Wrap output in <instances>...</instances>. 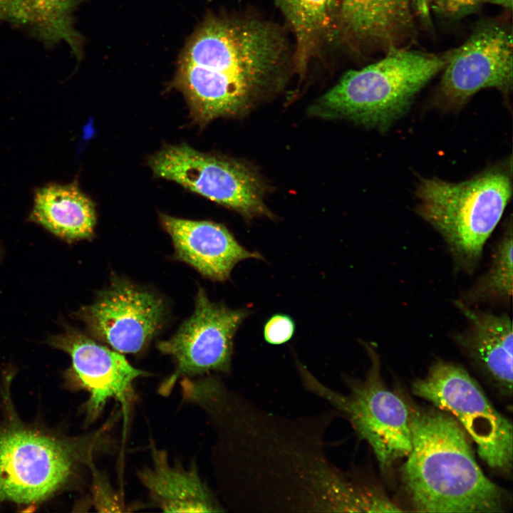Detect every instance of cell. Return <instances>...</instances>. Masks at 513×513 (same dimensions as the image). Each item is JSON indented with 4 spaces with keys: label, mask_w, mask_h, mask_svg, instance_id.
<instances>
[{
    "label": "cell",
    "mask_w": 513,
    "mask_h": 513,
    "mask_svg": "<svg viewBox=\"0 0 513 513\" xmlns=\"http://www.w3.org/2000/svg\"><path fill=\"white\" fill-rule=\"evenodd\" d=\"M207 410L221 430L238 443L244 455L251 484L260 487L262 502L273 507L311 511L353 512L360 487L349 482L325 455L321 435L300 432L291 421L257 409L247 400L221 390ZM246 475V476H247ZM245 476V477H246ZM250 480V481H251Z\"/></svg>",
    "instance_id": "7a4b0ae2"
},
{
    "label": "cell",
    "mask_w": 513,
    "mask_h": 513,
    "mask_svg": "<svg viewBox=\"0 0 513 513\" xmlns=\"http://www.w3.org/2000/svg\"><path fill=\"white\" fill-rule=\"evenodd\" d=\"M208 1H212V0H208Z\"/></svg>",
    "instance_id": "484cf974"
},
{
    "label": "cell",
    "mask_w": 513,
    "mask_h": 513,
    "mask_svg": "<svg viewBox=\"0 0 513 513\" xmlns=\"http://www.w3.org/2000/svg\"><path fill=\"white\" fill-rule=\"evenodd\" d=\"M249 313L247 309H233L213 302L200 288L191 316L172 337L157 343L158 350L170 356L176 367L161 388L162 393H169L181 376L227 373L235 333Z\"/></svg>",
    "instance_id": "30bf717a"
},
{
    "label": "cell",
    "mask_w": 513,
    "mask_h": 513,
    "mask_svg": "<svg viewBox=\"0 0 513 513\" xmlns=\"http://www.w3.org/2000/svg\"><path fill=\"white\" fill-rule=\"evenodd\" d=\"M511 170L495 167L460 182H418L417 212L442 237L458 268L472 271L479 262L510 200Z\"/></svg>",
    "instance_id": "5b68a950"
},
{
    "label": "cell",
    "mask_w": 513,
    "mask_h": 513,
    "mask_svg": "<svg viewBox=\"0 0 513 513\" xmlns=\"http://www.w3.org/2000/svg\"><path fill=\"white\" fill-rule=\"evenodd\" d=\"M78 449L32 430L0 433V499L41 501L68 479Z\"/></svg>",
    "instance_id": "8fae6325"
},
{
    "label": "cell",
    "mask_w": 513,
    "mask_h": 513,
    "mask_svg": "<svg viewBox=\"0 0 513 513\" xmlns=\"http://www.w3.org/2000/svg\"><path fill=\"white\" fill-rule=\"evenodd\" d=\"M48 343L70 356L72 372L90 395L86 405L89 422L100 415L111 399L120 403L127 415L133 383L147 373L133 366L123 353L70 326L49 337Z\"/></svg>",
    "instance_id": "4fadbf2b"
},
{
    "label": "cell",
    "mask_w": 513,
    "mask_h": 513,
    "mask_svg": "<svg viewBox=\"0 0 513 513\" xmlns=\"http://www.w3.org/2000/svg\"><path fill=\"white\" fill-rule=\"evenodd\" d=\"M449 51L432 53L407 47L346 72L310 108L312 115L343 119L385 131L403 117L416 95L445 66Z\"/></svg>",
    "instance_id": "277c9868"
},
{
    "label": "cell",
    "mask_w": 513,
    "mask_h": 513,
    "mask_svg": "<svg viewBox=\"0 0 513 513\" xmlns=\"http://www.w3.org/2000/svg\"><path fill=\"white\" fill-rule=\"evenodd\" d=\"M512 226L498 242L490 268L459 300L467 306L486 301L508 302L512 294Z\"/></svg>",
    "instance_id": "44dd1931"
},
{
    "label": "cell",
    "mask_w": 513,
    "mask_h": 513,
    "mask_svg": "<svg viewBox=\"0 0 513 513\" xmlns=\"http://www.w3.org/2000/svg\"><path fill=\"white\" fill-rule=\"evenodd\" d=\"M23 0H0V23L20 26Z\"/></svg>",
    "instance_id": "cb8c5ba5"
},
{
    "label": "cell",
    "mask_w": 513,
    "mask_h": 513,
    "mask_svg": "<svg viewBox=\"0 0 513 513\" xmlns=\"http://www.w3.org/2000/svg\"><path fill=\"white\" fill-rule=\"evenodd\" d=\"M410 3L415 17L425 25H430L431 9L430 0H410Z\"/></svg>",
    "instance_id": "d4e9b609"
},
{
    "label": "cell",
    "mask_w": 513,
    "mask_h": 513,
    "mask_svg": "<svg viewBox=\"0 0 513 513\" xmlns=\"http://www.w3.org/2000/svg\"><path fill=\"white\" fill-rule=\"evenodd\" d=\"M294 71V46L279 25L253 16L210 15L177 61L174 86L194 119L239 114L281 88Z\"/></svg>",
    "instance_id": "6da1fadb"
},
{
    "label": "cell",
    "mask_w": 513,
    "mask_h": 513,
    "mask_svg": "<svg viewBox=\"0 0 513 513\" xmlns=\"http://www.w3.org/2000/svg\"><path fill=\"white\" fill-rule=\"evenodd\" d=\"M83 0H23L20 26L48 48L65 42L77 59L83 38L74 26L73 13Z\"/></svg>",
    "instance_id": "ffe728a7"
},
{
    "label": "cell",
    "mask_w": 513,
    "mask_h": 513,
    "mask_svg": "<svg viewBox=\"0 0 513 513\" xmlns=\"http://www.w3.org/2000/svg\"><path fill=\"white\" fill-rule=\"evenodd\" d=\"M409 409L403 480L418 512H499L504 492L478 465L464 429L439 408Z\"/></svg>",
    "instance_id": "3957f363"
},
{
    "label": "cell",
    "mask_w": 513,
    "mask_h": 513,
    "mask_svg": "<svg viewBox=\"0 0 513 513\" xmlns=\"http://www.w3.org/2000/svg\"><path fill=\"white\" fill-rule=\"evenodd\" d=\"M167 314L159 294L115 276L77 315L93 338L120 353L137 355L162 329Z\"/></svg>",
    "instance_id": "9c48e42d"
},
{
    "label": "cell",
    "mask_w": 513,
    "mask_h": 513,
    "mask_svg": "<svg viewBox=\"0 0 513 513\" xmlns=\"http://www.w3.org/2000/svg\"><path fill=\"white\" fill-rule=\"evenodd\" d=\"M294 36V71L301 77L325 46L340 36L341 0H274Z\"/></svg>",
    "instance_id": "d6986e66"
},
{
    "label": "cell",
    "mask_w": 513,
    "mask_h": 513,
    "mask_svg": "<svg viewBox=\"0 0 513 513\" xmlns=\"http://www.w3.org/2000/svg\"><path fill=\"white\" fill-rule=\"evenodd\" d=\"M366 348L371 366L363 380L348 383V395L326 387L303 365L298 368L305 385L348 419L358 436L371 447L380 467L385 470L411 450L409 409L385 385L375 351L370 345L366 344Z\"/></svg>",
    "instance_id": "8992f818"
},
{
    "label": "cell",
    "mask_w": 513,
    "mask_h": 513,
    "mask_svg": "<svg viewBox=\"0 0 513 513\" xmlns=\"http://www.w3.org/2000/svg\"><path fill=\"white\" fill-rule=\"evenodd\" d=\"M295 331V323L285 314L273 315L264 328L265 341L272 345H280L289 341Z\"/></svg>",
    "instance_id": "603a6c76"
},
{
    "label": "cell",
    "mask_w": 513,
    "mask_h": 513,
    "mask_svg": "<svg viewBox=\"0 0 513 513\" xmlns=\"http://www.w3.org/2000/svg\"><path fill=\"white\" fill-rule=\"evenodd\" d=\"M152 462L138 477L155 505L165 512L223 511L195 465H171L166 452L152 447Z\"/></svg>",
    "instance_id": "e0dca14e"
},
{
    "label": "cell",
    "mask_w": 513,
    "mask_h": 513,
    "mask_svg": "<svg viewBox=\"0 0 513 513\" xmlns=\"http://www.w3.org/2000/svg\"><path fill=\"white\" fill-rule=\"evenodd\" d=\"M30 219L68 242L91 239L96 224L93 201L76 183H51L36 190Z\"/></svg>",
    "instance_id": "ac0fdd59"
},
{
    "label": "cell",
    "mask_w": 513,
    "mask_h": 513,
    "mask_svg": "<svg viewBox=\"0 0 513 513\" xmlns=\"http://www.w3.org/2000/svg\"><path fill=\"white\" fill-rule=\"evenodd\" d=\"M456 306L467 321L457 343L507 395L512 392V323L506 314L472 309L460 301Z\"/></svg>",
    "instance_id": "2e32d148"
},
{
    "label": "cell",
    "mask_w": 513,
    "mask_h": 513,
    "mask_svg": "<svg viewBox=\"0 0 513 513\" xmlns=\"http://www.w3.org/2000/svg\"><path fill=\"white\" fill-rule=\"evenodd\" d=\"M512 30L499 22L478 26L459 47L449 51L439 94L447 105L460 107L476 93L512 88Z\"/></svg>",
    "instance_id": "7c38bea8"
},
{
    "label": "cell",
    "mask_w": 513,
    "mask_h": 513,
    "mask_svg": "<svg viewBox=\"0 0 513 513\" xmlns=\"http://www.w3.org/2000/svg\"><path fill=\"white\" fill-rule=\"evenodd\" d=\"M489 0H430L431 11L449 19H459L474 12Z\"/></svg>",
    "instance_id": "7402d4cb"
},
{
    "label": "cell",
    "mask_w": 513,
    "mask_h": 513,
    "mask_svg": "<svg viewBox=\"0 0 513 513\" xmlns=\"http://www.w3.org/2000/svg\"><path fill=\"white\" fill-rule=\"evenodd\" d=\"M410 0H341L340 36L358 51L402 47L415 34Z\"/></svg>",
    "instance_id": "9a60e30c"
},
{
    "label": "cell",
    "mask_w": 513,
    "mask_h": 513,
    "mask_svg": "<svg viewBox=\"0 0 513 513\" xmlns=\"http://www.w3.org/2000/svg\"><path fill=\"white\" fill-rule=\"evenodd\" d=\"M160 222L172 239L174 258L210 280L223 282L229 278L238 262L262 259L257 252L243 247L223 224L166 214H160Z\"/></svg>",
    "instance_id": "5bb4252c"
},
{
    "label": "cell",
    "mask_w": 513,
    "mask_h": 513,
    "mask_svg": "<svg viewBox=\"0 0 513 513\" xmlns=\"http://www.w3.org/2000/svg\"><path fill=\"white\" fill-rule=\"evenodd\" d=\"M149 165L158 177L175 182L245 218L271 217L264 202L261 182L244 165L180 144L152 155Z\"/></svg>",
    "instance_id": "ba28073f"
},
{
    "label": "cell",
    "mask_w": 513,
    "mask_h": 513,
    "mask_svg": "<svg viewBox=\"0 0 513 513\" xmlns=\"http://www.w3.org/2000/svg\"><path fill=\"white\" fill-rule=\"evenodd\" d=\"M414 395L452 415L475 442L480 458L491 468L512 466V423L498 412L474 378L462 367L442 360L415 381Z\"/></svg>",
    "instance_id": "52a82bcc"
}]
</instances>
